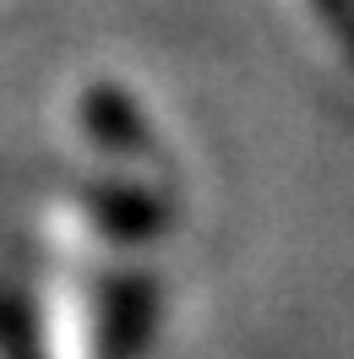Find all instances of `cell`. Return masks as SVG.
<instances>
[{"label": "cell", "mask_w": 354, "mask_h": 359, "mask_svg": "<svg viewBox=\"0 0 354 359\" xmlns=\"http://www.w3.org/2000/svg\"><path fill=\"white\" fill-rule=\"evenodd\" d=\"M82 126L110 153H148V126H142L136 104L120 88H88L82 93Z\"/></svg>", "instance_id": "obj_1"}, {"label": "cell", "mask_w": 354, "mask_h": 359, "mask_svg": "<svg viewBox=\"0 0 354 359\" xmlns=\"http://www.w3.org/2000/svg\"><path fill=\"white\" fill-rule=\"evenodd\" d=\"M88 212L110 229V234H120V240H148L153 229H164V202L142 196V191H131V185L88 191Z\"/></svg>", "instance_id": "obj_2"}, {"label": "cell", "mask_w": 354, "mask_h": 359, "mask_svg": "<svg viewBox=\"0 0 354 359\" xmlns=\"http://www.w3.org/2000/svg\"><path fill=\"white\" fill-rule=\"evenodd\" d=\"M310 11H316V22H322V33H327L332 44H338V55L354 66V0H306Z\"/></svg>", "instance_id": "obj_3"}]
</instances>
